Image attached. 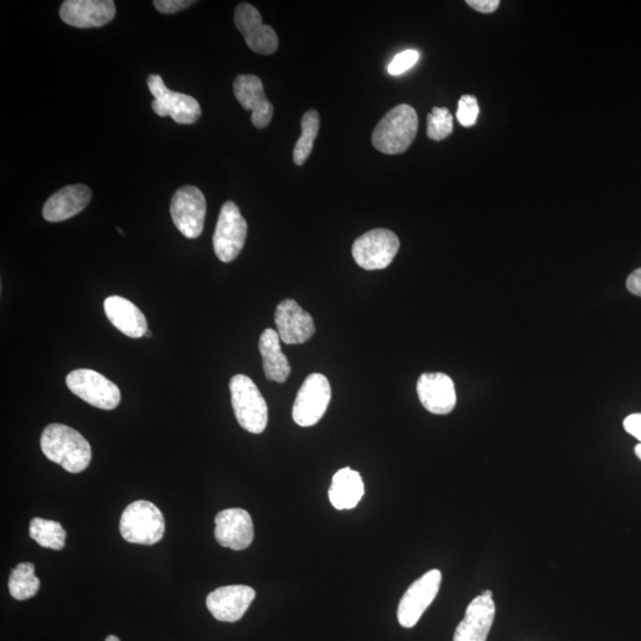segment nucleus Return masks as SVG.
<instances>
[{"instance_id":"f257e3e1","label":"nucleus","mask_w":641,"mask_h":641,"mask_svg":"<svg viewBox=\"0 0 641 641\" xmlns=\"http://www.w3.org/2000/svg\"><path fill=\"white\" fill-rule=\"evenodd\" d=\"M41 449L50 461L72 474L84 472L92 461L91 444L65 424H49L43 430Z\"/></svg>"},{"instance_id":"f03ea898","label":"nucleus","mask_w":641,"mask_h":641,"mask_svg":"<svg viewBox=\"0 0 641 641\" xmlns=\"http://www.w3.org/2000/svg\"><path fill=\"white\" fill-rule=\"evenodd\" d=\"M417 131L418 116L414 107L398 105L380 120L373 131L372 143L383 154H403L414 143Z\"/></svg>"},{"instance_id":"7ed1b4c3","label":"nucleus","mask_w":641,"mask_h":641,"mask_svg":"<svg viewBox=\"0 0 641 641\" xmlns=\"http://www.w3.org/2000/svg\"><path fill=\"white\" fill-rule=\"evenodd\" d=\"M232 406L241 428L262 434L268 427L269 409L257 385L250 377L237 374L230 382Z\"/></svg>"},{"instance_id":"20e7f679","label":"nucleus","mask_w":641,"mask_h":641,"mask_svg":"<svg viewBox=\"0 0 641 641\" xmlns=\"http://www.w3.org/2000/svg\"><path fill=\"white\" fill-rule=\"evenodd\" d=\"M119 528L126 542L154 545L164 536L165 520L155 504L137 500L124 510Z\"/></svg>"},{"instance_id":"39448f33","label":"nucleus","mask_w":641,"mask_h":641,"mask_svg":"<svg viewBox=\"0 0 641 641\" xmlns=\"http://www.w3.org/2000/svg\"><path fill=\"white\" fill-rule=\"evenodd\" d=\"M66 384L75 396L101 410L116 409L122 401V393L116 384L103 374L87 368L69 373Z\"/></svg>"},{"instance_id":"423d86ee","label":"nucleus","mask_w":641,"mask_h":641,"mask_svg":"<svg viewBox=\"0 0 641 641\" xmlns=\"http://www.w3.org/2000/svg\"><path fill=\"white\" fill-rule=\"evenodd\" d=\"M148 87L155 98L151 106L157 116L171 117L175 123L182 125L195 124L201 118L198 100L188 94L170 91L161 75H149Z\"/></svg>"},{"instance_id":"0eeeda50","label":"nucleus","mask_w":641,"mask_h":641,"mask_svg":"<svg viewBox=\"0 0 641 641\" xmlns=\"http://www.w3.org/2000/svg\"><path fill=\"white\" fill-rule=\"evenodd\" d=\"M401 247L395 233L377 228L355 240L352 255L360 268L368 271L383 270L389 266Z\"/></svg>"},{"instance_id":"6e6552de","label":"nucleus","mask_w":641,"mask_h":641,"mask_svg":"<svg viewBox=\"0 0 641 641\" xmlns=\"http://www.w3.org/2000/svg\"><path fill=\"white\" fill-rule=\"evenodd\" d=\"M247 237V222L236 203L228 201L221 207L213 236L215 255L224 263H231L240 255Z\"/></svg>"},{"instance_id":"1a4fd4ad","label":"nucleus","mask_w":641,"mask_h":641,"mask_svg":"<svg viewBox=\"0 0 641 641\" xmlns=\"http://www.w3.org/2000/svg\"><path fill=\"white\" fill-rule=\"evenodd\" d=\"M330 399H332V387L327 377L320 373L310 374L304 380L295 399L293 408L295 423L303 428L313 427L319 423L326 414Z\"/></svg>"},{"instance_id":"9d476101","label":"nucleus","mask_w":641,"mask_h":641,"mask_svg":"<svg viewBox=\"0 0 641 641\" xmlns=\"http://www.w3.org/2000/svg\"><path fill=\"white\" fill-rule=\"evenodd\" d=\"M207 202L199 188L184 186L171 200L170 214L174 225L184 237L199 238L205 227Z\"/></svg>"},{"instance_id":"9b49d317","label":"nucleus","mask_w":641,"mask_h":641,"mask_svg":"<svg viewBox=\"0 0 641 641\" xmlns=\"http://www.w3.org/2000/svg\"><path fill=\"white\" fill-rule=\"evenodd\" d=\"M441 582V571L433 569L412 583L399 602L397 617L401 626L412 628L417 625L439 594Z\"/></svg>"},{"instance_id":"f8f14e48","label":"nucleus","mask_w":641,"mask_h":641,"mask_svg":"<svg viewBox=\"0 0 641 641\" xmlns=\"http://www.w3.org/2000/svg\"><path fill=\"white\" fill-rule=\"evenodd\" d=\"M234 22L253 52L262 55H272L277 52L279 41L276 31L269 25L263 24L262 15L255 6L247 3L239 4L234 12Z\"/></svg>"},{"instance_id":"ddd939ff","label":"nucleus","mask_w":641,"mask_h":641,"mask_svg":"<svg viewBox=\"0 0 641 641\" xmlns=\"http://www.w3.org/2000/svg\"><path fill=\"white\" fill-rule=\"evenodd\" d=\"M255 598V589L249 586H226L209 594L206 605L215 619L222 623H237L244 617Z\"/></svg>"},{"instance_id":"4468645a","label":"nucleus","mask_w":641,"mask_h":641,"mask_svg":"<svg viewBox=\"0 0 641 641\" xmlns=\"http://www.w3.org/2000/svg\"><path fill=\"white\" fill-rule=\"evenodd\" d=\"M215 538L221 547L234 551L250 547L255 538L250 513L243 509H228L215 517Z\"/></svg>"},{"instance_id":"2eb2a0df","label":"nucleus","mask_w":641,"mask_h":641,"mask_svg":"<svg viewBox=\"0 0 641 641\" xmlns=\"http://www.w3.org/2000/svg\"><path fill=\"white\" fill-rule=\"evenodd\" d=\"M114 16L116 4L112 0H66L60 9L63 22L81 29L104 27Z\"/></svg>"},{"instance_id":"dca6fc26","label":"nucleus","mask_w":641,"mask_h":641,"mask_svg":"<svg viewBox=\"0 0 641 641\" xmlns=\"http://www.w3.org/2000/svg\"><path fill=\"white\" fill-rule=\"evenodd\" d=\"M275 322L279 338L287 345L304 344L313 338L316 330L312 315L294 300H285L278 304Z\"/></svg>"},{"instance_id":"f3484780","label":"nucleus","mask_w":641,"mask_h":641,"mask_svg":"<svg viewBox=\"0 0 641 641\" xmlns=\"http://www.w3.org/2000/svg\"><path fill=\"white\" fill-rule=\"evenodd\" d=\"M233 92L244 110L252 112V124L265 129L274 117V106L266 98L263 81L256 75H239L234 80Z\"/></svg>"},{"instance_id":"a211bd4d","label":"nucleus","mask_w":641,"mask_h":641,"mask_svg":"<svg viewBox=\"0 0 641 641\" xmlns=\"http://www.w3.org/2000/svg\"><path fill=\"white\" fill-rule=\"evenodd\" d=\"M417 395L425 410L448 415L455 409L456 391L452 378L444 373H424L417 383Z\"/></svg>"},{"instance_id":"6ab92c4d","label":"nucleus","mask_w":641,"mask_h":641,"mask_svg":"<svg viewBox=\"0 0 641 641\" xmlns=\"http://www.w3.org/2000/svg\"><path fill=\"white\" fill-rule=\"evenodd\" d=\"M495 617L493 598L479 595L468 605L465 618L454 634V641H486Z\"/></svg>"},{"instance_id":"aec40b11","label":"nucleus","mask_w":641,"mask_h":641,"mask_svg":"<svg viewBox=\"0 0 641 641\" xmlns=\"http://www.w3.org/2000/svg\"><path fill=\"white\" fill-rule=\"evenodd\" d=\"M91 189L85 184H73L56 192L43 206V218L49 222H60L78 215L91 202Z\"/></svg>"},{"instance_id":"412c9836","label":"nucleus","mask_w":641,"mask_h":641,"mask_svg":"<svg viewBox=\"0 0 641 641\" xmlns=\"http://www.w3.org/2000/svg\"><path fill=\"white\" fill-rule=\"evenodd\" d=\"M104 309L112 325L129 338H143L148 332L147 317L126 298L120 296L106 298Z\"/></svg>"},{"instance_id":"4be33fe9","label":"nucleus","mask_w":641,"mask_h":641,"mask_svg":"<svg viewBox=\"0 0 641 641\" xmlns=\"http://www.w3.org/2000/svg\"><path fill=\"white\" fill-rule=\"evenodd\" d=\"M259 352L263 358L265 377L271 382L285 383L290 376L291 366L282 352L281 338L275 329H265L260 335Z\"/></svg>"},{"instance_id":"5701e85b","label":"nucleus","mask_w":641,"mask_h":641,"mask_svg":"<svg viewBox=\"0 0 641 641\" xmlns=\"http://www.w3.org/2000/svg\"><path fill=\"white\" fill-rule=\"evenodd\" d=\"M329 500L336 510H352L365 494L363 478L352 468L336 472L329 488Z\"/></svg>"},{"instance_id":"b1692460","label":"nucleus","mask_w":641,"mask_h":641,"mask_svg":"<svg viewBox=\"0 0 641 641\" xmlns=\"http://www.w3.org/2000/svg\"><path fill=\"white\" fill-rule=\"evenodd\" d=\"M41 582L35 575L33 563L23 562L12 570L9 580V590L12 598L18 601L34 598L40 589Z\"/></svg>"},{"instance_id":"393cba45","label":"nucleus","mask_w":641,"mask_h":641,"mask_svg":"<svg viewBox=\"0 0 641 641\" xmlns=\"http://www.w3.org/2000/svg\"><path fill=\"white\" fill-rule=\"evenodd\" d=\"M30 537L43 548L62 550L66 545L67 533L54 520L34 518L30 523Z\"/></svg>"},{"instance_id":"a878e982","label":"nucleus","mask_w":641,"mask_h":641,"mask_svg":"<svg viewBox=\"0 0 641 641\" xmlns=\"http://www.w3.org/2000/svg\"><path fill=\"white\" fill-rule=\"evenodd\" d=\"M302 135L294 149V162L303 165L312 154L314 142L320 131V114L316 110H309L302 118Z\"/></svg>"},{"instance_id":"bb28decb","label":"nucleus","mask_w":641,"mask_h":641,"mask_svg":"<svg viewBox=\"0 0 641 641\" xmlns=\"http://www.w3.org/2000/svg\"><path fill=\"white\" fill-rule=\"evenodd\" d=\"M454 131L452 113L446 107H434L428 116L427 135L431 141L441 142Z\"/></svg>"},{"instance_id":"cd10ccee","label":"nucleus","mask_w":641,"mask_h":641,"mask_svg":"<svg viewBox=\"0 0 641 641\" xmlns=\"http://www.w3.org/2000/svg\"><path fill=\"white\" fill-rule=\"evenodd\" d=\"M480 107L477 98L473 95H463L459 101V110L456 113L459 123L465 128H472L477 124Z\"/></svg>"},{"instance_id":"c85d7f7f","label":"nucleus","mask_w":641,"mask_h":641,"mask_svg":"<svg viewBox=\"0 0 641 641\" xmlns=\"http://www.w3.org/2000/svg\"><path fill=\"white\" fill-rule=\"evenodd\" d=\"M418 59H420V54L416 50H405V52L395 56L387 71L391 75H401L414 67Z\"/></svg>"},{"instance_id":"c756f323","label":"nucleus","mask_w":641,"mask_h":641,"mask_svg":"<svg viewBox=\"0 0 641 641\" xmlns=\"http://www.w3.org/2000/svg\"><path fill=\"white\" fill-rule=\"evenodd\" d=\"M194 3V0H155L154 5L156 10L160 11L161 14L170 15L187 9Z\"/></svg>"},{"instance_id":"7c9ffc66","label":"nucleus","mask_w":641,"mask_h":641,"mask_svg":"<svg viewBox=\"0 0 641 641\" xmlns=\"http://www.w3.org/2000/svg\"><path fill=\"white\" fill-rule=\"evenodd\" d=\"M466 3L481 14H493L500 5L499 0H467Z\"/></svg>"},{"instance_id":"2f4dec72","label":"nucleus","mask_w":641,"mask_h":641,"mask_svg":"<svg viewBox=\"0 0 641 641\" xmlns=\"http://www.w3.org/2000/svg\"><path fill=\"white\" fill-rule=\"evenodd\" d=\"M624 428L628 434L641 442V414H633L625 418Z\"/></svg>"},{"instance_id":"473e14b6","label":"nucleus","mask_w":641,"mask_h":641,"mask_svg":"<svg viewBox=\"0 0 641 641\" xmlns=\"http://www.w3.org/2000/svg\"><path fill=\"white\" fill-rule=\"evenodd\" d=\"M626 287L631 294L641 297V268L627 278Z\"/></svg>"},{"instance_id":"72a5a7b5","label":"nucleus","mask_w":641,"mask_h":641,"mask_svg":"<svg viewBox=\"0 0 641 641\" xmlns=\"http://www.w3.org/2000/svg\"><path fill=\"white\" fill-rule=\"evenodd\" d=\"M634 452H636V455L641 460V443L638 444V446L636 448H634Z\"/></svg>"},{"instance_id":"f704fd0d","label":"nucleus","mask_w":641,"mask_h":641,"mask_svg":"<svg viewBox=\"0 0 641 641\" xmlns=\"http://www.w3.org/2000/svg\"><path fill=\"white\" fill-rule=\"evenodd\" d=\"M482 595L487 596V598H493V593H492V590L490 589H487L485 590V592H482Z\"/></svg>"},{"instance_id":"c9c22d12","label":"nucleus","mask_w":641,"mask_h":641,"mask_svg":"<svg viewBox=\"0 0 641 641\" xmlns=\"http://www.w3.org/2000/svg\"><path fill=\"white\" fill-rule=\"evenodd\" d=\"M106 641H120V640L116 636H109V637L106 638Z\"/></svg>"},{"instance_id":"e433bc0d","label":"nucleus","mask_w":641,"mask_h":641,"mask_svg":"<svg viewBox=\"0 0 641 641\" xmlns=\"http://www.w3.org/2000/svg\"><path fill=\"white\" fill-rule=\"evenodd\" d=\"M145 336H147V338H150V336H151V332H150V330H148V332H147V333H145Z\"/></svg>"}]
</instances>
